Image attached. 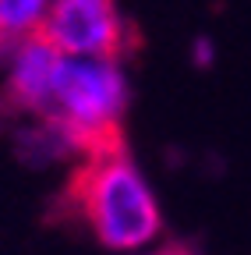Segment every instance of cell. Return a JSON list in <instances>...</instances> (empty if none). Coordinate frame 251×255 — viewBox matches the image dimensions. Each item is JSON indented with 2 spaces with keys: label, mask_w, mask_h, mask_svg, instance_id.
<instances>
[{
  "label": "cell",
  "mask_w": 251,
  "mask_h": 255,
  "mask_svg": "<svg viewBox=\"0 0 251 255\" xmlns=\"http://www.w3.org/2000/svg\"><path fill=\"white\" fill-rule=\"evenodd\" d=\"M57 223H82L99 245L128 252L163 231V213L152 188L135 170L128 149L82 156L53 199Z\"/></svg>",
  "instance_id": "obj_1"
},
{
  "label": "cell",
  "mask_w": 251,
  "mask_h": 255,
  "mask_svg": "<svg viewBox=\"0 0 251 255\" xmlns=\"http://www.w3.org/2000/svg\"><path fill=\"white\" fill-rule=\"evenodd\" d=\"M36 36L60 57H99L120 60L138 46V36L120 21L113 0H57L43 14Z\"/></svg>",
  "instance_id": "obj_2"
},
{
  "label": "cell",
  "mask_w": 251,
  "mask_h": 255,
  "mask_svg": "<svg viewBox=\"0 0 251 255\" xmlns=\"http://www.w3.org/2000/svg\"><path fill=\"white\" fill-rule=\"evenodd\" d=\"M57 64H60V53L53 46H46L32 32L14 50V68H11V78H7L4 107L18 110V114H32V117L43 121L50 114V100H53Z\"/></svg>",
  "instance_id": "obj_3"
},
{
  "label": "cell",
  "mask_w": 251,
  "mask_h": 255,
  "mask_svg": "<svg viewBox=\"0 0 251 255\" xmlns=\"http://www.w3.org/2000/svg\"><path fill=\"white\" fill-rule=\"evenodd\" d=\"M46 14V0H0V60L11 57Z\"/></svg>",
  "instance_id": "obj_4"
},
{
  "label": "cell",
  "mask_w": 251,
  "mask_h": 255,
  "mask_svg": "<svg viewBox=\"0 0 251 255\" xmlns=\"http://www.w3.org/2000/svg\"><path fill=\"white\" fill-rule=\"evenodd\" d=\"M152 255H195L187 245H167V248H160V252H152Z\"/></svg>",
  "instance_id": "obj_5"
}]
</instances>
